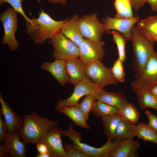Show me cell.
<instances>
[{
	"label": "cell",
	"instance_id": "cell-1",
	"mask_svg": "<svg viewBox=\"0 0 157 157\" xmlns=\"http://www.w3.org/2000/svg\"><path fill=\"white\" fill-rule=\"evenodd\" d=\"M37 18L32 17V23L26 28V32L36 44H42L48 39H52L60 31L63 24L68 19L56 21L41 9Z\"/></svg>",
	"mask_w": 157,
	"mask_h": 157
},
{
	"label": "cell",
	"instance_id": "cell-2",
	"mask_svg": "<svg viewBox=\"0 0 157 157\" xmlns=\"http://www.w3.org/2000/svg\"><path fill=\"white\" fill-rule=\"evenodd\" d=\"M23 120V126L19 133L26 145L36 144L45 133L59 124L57 121L42 117L34 112L24 115Z\"/></svg>",
	"mask_w": 157,
	"mask_h": 157
},
{
	"label": "cell",
	"instance_id": "cell-3",
	"mask_svg": "<svg viewBox=\"0 0 157 157\" xmlns=\"http://www.w3.org/2000/svg\"><path fill=\"white\" fill-rule=\"evenodd\" d=\"M131 34L133 52L131 66L137 75L142 71L149 58L155 52L154 44L144 36L136 26L133 27Z\"/></svg>",
	"mask_w": 157,
	"mask_h": 157
},
{
	"label": "cell",
	"instance_id": "cell-4",
	"mask_svg": "<svg viewBox=\"0 0 157 157\" xmlns=\"http://www.w3.org/2000/svg\"><path fill=\"white\" fill-rule=\"evenodd\" d=\"M62 135L68 137L76 148L88 157H109L112 152L123 140L113 141L108 139L106 142L101 147H95L81 142V133L74 130L70 122L69 123L68 129L63 131Z\"/></svg>",
	"mask_w": 157,
	"mask_h": 157
},
{
	"label": "cell",
	"instance_id": "cell-5",
	"mask_svg": "<svg viewBox=\"0 0 157 157\" xmlns=\"http://www.w3.org/2000/svg\"><path fill=\"white\" fill-rule=\"evenodd\" d=\"M157 83V52L151 56L142 71L137 74L131 84L132 90L136 93L149 90Z\"/></svg>",
	"mask_w": 157,
	"mask_h": 157
},
{
	"label": "cell",
	"instance_id": "cell-6",
	"mask_svg": "<svg viewBox=\"0 0 157 157\" xmlns=\"http://www.w3.org/2000/svg\"><path fill=\"white\" fill-rule=\"evenodd\" d=\"M0 20L4 30L2 44L8 45L11 51L16 50L19 45L15 35L18 29L17 12L12 7H10L0 14Z\"/></svg>",
	"mask_w": 157,
	"mask_h": 157
},
{
	"label": "cell",
	"instance_id": "cell-7",
	"mask_svg": "<svg viewBox=\"0 0 157 157\" xmlns=\"http://www.w3.org/2000/svg\"><path fill=\"white\" fill-rule=\"evenodd\" d=\"M49 43L54 48L53 58L66 61L79 57L78 47L66 37L60 31Z\"/></svg>",
	"mask_w": 157,
	"mask_h": 157
},
{
	"label": "cell",
	"instance_id": "cell-8",
	"mask_svg": "<svg viewBox=\"0 0 157 157\" xmlns=\"http://www.w3.org/2000/svg\"><path fill=\"white\" fill-rule=\"evenodd\" d=\"M78 24L84 38L96 42L101 40L105 30L103 23L99 20L96 13L83 15L79 19Z\"/></svg>",
	"mask_w": 157,
	"mask_h": 157
},
{
	"label": "cell",
	"instance_id": "cell-9",
	"mask_svg": "<svg viewBox=\"0 0 157 157\" xmlns=\"http://www.w3.org/2000/svg\"><path fill=\"white\" fill-rule=\"evenodd\" d=\"M86 76L103 88L110 85H115L118 82L112 74L111 68L105 66L100 60L87 65Z\"/></svg>",
	"mask_w": 157,
	"mask_h": 157
},
{
	"label": "cell",
	"instance_id": "cell-10",
	"mask_svg": "<svg viewBox=\"0 0 157 157\" xmlns=\"http://www.w3.org/2000/svg\"><path fill=\"white\" fill-rule=\"evenodd\" d=\"M21 138L19 132L7 133L0 145V157H25L27 156L26 145Z\"/></svg>",
	"mask_w": 157,
	"mask_h": 157
},
{
	"label": "cell",
	"instance_id": "cell-11",
	"mask_svg": "<svg viewBox=\"0 0 157 157\" xmlns=\"http://www.w3.org/2000/svg\"><path fill=\"white\" fill-rule=\"evenodd\" d=\"M105 44L102 40L96 42L84 38L78 47L80 58L87 66L96 60H101L105 54Z\"/></svg>",
	"mask_w": 157,
	"mask_h": 157
},
{
	"label": "cell",
	"instance_id": "cell-12",
	"mask_svg": "<svg viewBox=\"0 0 157 157\" xmlns=\"http://www.w3.org/2000/svg\"><path fill=\"white\" fill-rule=\"evenodd\" d=\"M99 86L92 82L87 76L84 79L75 85L73 92L70 97L59 100L55 108L58 112L61 108L77 105L80 99L84 95L91 93Z\"/></svg>",
	"mask_w": 157,
	"mask_h": 157
},
{
	"label": "cell",
	"instance_id": "cell-13",
	"mask_svg": "<svg viewBox=\"0 0 157 157\" xmlns=\"http://www.w3.org/2000/svg\"><path fill=\"white\" fill-rule=\"evenodd\" d=\"M139 18L134 16L129 18L112 17L106 15L103 20L105 33H110V30H113L122 33L127 41L131 40V30L134 24L139 21Z\"/></svg>",
	"mask_w": 157,
	"mask_h": 157
},
{
	"label": "cell",
	"instance_id": "cell-14",
	"mask_svg": "<svg viewBox=\"0 0 157 157\" xmlns=\"http://www.w3.org/2000/svg\"><path fill=\"white\" fill-rule=\"evenodd\" d=\"M63 131L61 128L54 127L45 133L37 143L46 146L51 157H66L61 139Z\"/></svg>",
	"mask_w": 157,
	"mask_h": 157
},
{
	"label": "cell",
	"instance_id": "cell-15",
	"mask_svg": "<svg viewBox=\"0 0 157 157\" xmlns=\"http://www.w3.org/2000/svg\"><path fill=\"white\" fill-rule=\"evenodd\" d=\"M0 102L1 105L0 113L4 117L7 132H19L22 128L24 120L6 103L1 92L0 93Z\"/></svg>",
	"mask_w": 157,
	"mask_h": 157
},
{
	"label": "cell",
	"instance_id": "cell-16",
	"mask_svg": "<svg viewBox=\"0 0 157 157\" xmlns=\"http://www.w3.org/2000/svg\"><path fill=\"white\" fill-rule=\"evenodd\" d=\"M65 67L69 80L68 83L74 85L86 77L87 66L78 58L65 61Z\"/></svg>",
	"mask_w": 157,
	"mask_h": 157
},
{
	"label": "cell",
	"instance_id": "cell-17",
	"mask_svg": "<svg viewBox=\"0 0 157 157\" xmlns=\"http://www.w3.org/2000/svg\"><path fill=\"white\" fill-rule=\"evenodd\" d=\"M65 60L55 59L52 62H44L41 68L49 72L61 86L68 82L69 76L66 71Z\"/></svg>",
	"mask_w": 157,
	"mask_h": 157
},
{
	"label": "cell",
	"instance_id": "cell-18",
	"mask_svg": "<svg viewBox=\"0 0 157 157\" xmlns=\"http://www.w3.org/2000/svg\"><path fill=\"white\" fill-rule=\"evenodd\" d=\"M79 15L77 14L73 15L62 25L60 32L67 38L71 40L79 47L83 41L78 24Z\"/></svg>",
	"mask_w": 157,
	"mask_h": 157
},
{
	"label": "cell",
	"instance_id": "cell-19",
	"mask_svg": "<svg viewBox=\"0 0 157 157\" xmlns=\"http://www.w3.org/2000/svg\"><path fill=\"white\" fill-rule=\"evenodd\" d=\"M136 26L149 41L154 44L157 42V15L150 16L141 20Z\"/></svg>",
	"mask_w": 157,
	"mask_h": 157
},
{
	"label": "cell",
	"instance_id": "cell-20",
	"mask_svg": "<svg viewBox=\"0 0 157 157\" xmlns=\"http://www.w3.org/2000/svg\"><path fill=\"white\" fill-rule=\"evenodd\" d=\"M140 146L138 140L133 138L124 140L112 152L109 157H135Z\"/></svg>",
	"mask_w": 157,
	"mask_h": 157
},
{
	"label": "cell",
	"instance_id": "cell-21",
	"mask_svg": "<svg viewBox=\"0 0 157 157\" xmlns=\"http://www.w3.org/2000/svg\"><path fill=\"white\" fill-rule=\"evenodd\" d=\"M96 100L114 106L118 109L128 101L125 95L120 92H108L100 88L96 96Z\"/></svg>",
	"mask_w": 157,
	"mask_h": 157
},
{
	"label": "cell",
	"instance_id": "cell-22",
	"mask_svg": "<svg viewBox=\"0 0 157 157\" xmlns=\"http://www.w3.org/2000/svg\"><path fill=\"white\" fill-rule=\"evenodd\" d=\"M58 112L68 117L76 125L82 128L90 129L87 123L88 118L86 117L77 105L64 107Z\"/></svg>",
	"mask_w": 157,
	"mask_h": 157
},
{
	"label": "cell",
	"instance_id": "cell-23",
	"mask_svg": "<svg viewBox=\"0 0 157 157\" xmlns=\"http://www.w3.org/2000/svg\"><path fill=\"white\" fill-rule=\"evenodd\" d=\"M118 110V115L121 119L133 124L138 122L140 113L132 104L128 102Z\"/></svg>",
	"mask_w": 157,
	"mask_h": 157
},
{
	"label": "cell",
	"instance_id": "cell-24",
	"mask_svg": "<svg viewBox=\"0 0 157 157\" xmlns=\"http://www.w3.org/2000/svg\"><path fill=\"white\" fill-rule=\"evenodd\" d=\"M136 125L121 119L116 130L115 140L133 138L136 136Z\"/></svg>",
	"mask_w": 157,
	"mask_h": 157
},
{
	"label": "cell",
	"instance_id": "cell-25",
	"mask_svg": "<svg viewBox=\"0 0 157 157\" xmlns=\"http://www.w3.org/2000/svg\"><path fill=\"white\" fill-rule=\"evenodd\" d=\"M104 132L107 140H115L116 130L121 119L118 115L106 116L101 118Z\"/></svg>",
	"mask_w": 157,
	"mask_h": 157
},
{
	"label": "cell",
	"instance_id": "cell-26",
	"mask_svg": "<svg viewBox=\"0 0 157 157\" xmlns=\"http://www.w3.org/2000/svg\"><path fill=\"white\" fill-rule=\"evenodd\" d=\"M136 93L137 101L141 109L151 108L157 110V98L149 90L140 91Z\"/></svg>",
	"mask_w": 157,
	"mask_h": 157
},
{
	"label": "cell",
	"instance_id": "cell-27",
	"mask_svg": "<svg viewBox=\"0 0 157 157\" xmlns=\"http://www.w3.org/2000/svg\"><path fill=\"white\" fill-rule=\"evenodd\" d=\"M136 136L143 141L157 144V132L150 127L147 124L143 122L136 125Z\"/></svg>",
	"mask_w": 157,
	"mask_h": 157
},
{
	"label": "cell",
	"instance_id": "cell-28",
	"mask_svg": "<svg viewBox=\"0 0 157 157\" xmlns=\"http://www.w3.org/2000/svg\"><path fill=\"white\" fill-rule=\"evenodd\" d=\"M113 5L116 12L114 17L129 18L133 16L130 0H114Z\"/></svg>",
	"mask_w": 157,
	"mask_h": 157
},
{
	"label": "cell",
	"instance_id": "cell-29",
	"mask_svg": "<svg viewBox=\"0 0 157 157\" xmlns=\"http://www.w3.org/2000/svg\"><path fill=\"white\" fill-rule=\"evenodd\" d=\"M118 109L104 102L95 101L91 112L96 117L101 118L106 116L118 115Z\"/></svg>",
	"mask_w": 157,
	"mask_h": 157
},
{
	"label": "cell",
	"instance_id": "cell-30",
	"mask_svg": "<svg viewBox=\"0 0 157 157\" xmlns=\"http://www.w3.org/2000/svg\"><path fill=\"white\" fill-rule=\"evenodd\" d=\"M110 33L112 35L113 41L117 46L118 58L123 63L126 60V44L127 40L125 36L119 32L113 31Z\"/></svg>",
	"mask_w": 157,
	"mask_h": 157
},
{
	"label": "cell",
	"instance_id": "cell-31",
	"mask_svg": "<svg viewBox=\"0 0 157 157\" xmlns=\"http://www.w3.org/2000/svg\"><path fill=\"white\" fill-rule=\"evenodd\" d=\"M100 88H101L99 86L91 93L86 95L83 100L77 105L88 118L89 113L96 101L97 94Z\"/></svg>",
	"mask_w": 157,
	"mask_h": 157
},
{
	"label": "cell",
	"instance_id": "cell-32",
	"mask_svg": "<svg viewBox=\"0 0 157 157\" xmlns=\"http://www.w3.org/2000/svg\"><path fill=\"white\" fill-rule=\"evenodd\" d=\"M24 0H0V5L4 3L10 4L17 12L22 15L25 19L26 22V28L31 26L32 23L31 19L28 18L24 12L22 6Z\"/></svg>",
	"mask_w": 157,
	"mask_h": 157
},
{
	"label": "cell",
	"instance_id": "cell-33",
	"mask_svg": "<svg viewBox=\"0 0 157 157\" xmlns=\"http://www.w3.org/2000/svg\"><path fill=\"white\" fill-rule=\"evenodd\" d=\"M123 62L119 59L116 60L111 68L112 74L118 82L123 83L125 81V74L123 65Z\"/></svg>",
	"mask_w": 157,
	"mask_h": 157
},
{
	"label": "cell",
	"instance_id": "cell-34",
	"mask_svg": "<svg viewBox=\"0 0 157 157\" xmlns=\"http://www.w3.org/2000/svg\"><path fill=\"white\" fill-rule=\"evenodd\" d=\"M63 146L66 157H88L76 148L72 143H65Z\"/></svg>",
	"mask_w": 157,
	"mask_h": 157
},
{
	"label": "cell",
	"instance_id": "cell-35",
	"mask_svg": "<svg viewBox=\"0 0 157 157\" xmlns=\"http://www.w3.org/2000/svg\"><path fill=\"white\" fill-rule=\"evenodd\" d=\"M145 114L148 119L147 125L153 130L157 132V116L153 114L148 110L145 111Z\"/></svg>",
	"mask_w": 157,
	"mask_h": 157
},
{
	"label": "cell",
	"instance_id": "cell-36",
	"mask_svg": "<svg viewBox=\"0 0 157 157\" xmlns=\"http://www.w3.org/2000/svg\"><path fill=\"white\" fill-rule=\"evenodd\" d=\"M1 114L0 113V143H1L6 136L7 131L6 126L4 120L1 117Z\"/></svg>",
	"mask_w": 157,
	"mask_h": 157
},
{
	"label": "cell",
	"instance_id": "cell-37",
	"mask_svg": "<svg viewBox=\"0 0 157 157\" xmlns=\"http://www.w3.org/2000/svg\"><path fill=\"white\" fill-rule=\"evenodd\" d=\"M132 7L135 12H138L140 8L142 7L145 3L146 0H130Z\"/></svg>",
	"mask_w": 157,
	"mask_h": 157
},
{
	"label": "cell",
	"instance_id": "cell-38",
	"mask_svg": "<svg viewBox=\"0 0 157 157\" xmlns=\"http://www.w3.org/2000/svg\"><path fill=\"white\" fill-rule=\"evenodd\" d=\"M36 145L38 153L42 154L49 153L47 147L44 144L38 143L36 144Z\"/></svg>",
	"mask_w": 157,
	"mask_h": 157
},
{
	"label": "cell",
	"instance_id": "cell-39",
	"mask_svg": "<svg viewBox=\"0 0 157 157\" xmlns=\"http://www.w3.org/2000/svg\"><path fill=\"white\" fill-rule=\"evenodd\" d=\"M146 2L149 3L151 10L157 11V0H146Z\"/></svg>",
	"mask_w": 157,
	"mask_h": 157
},
{
	"label": "cell",
	"instance_id": "cell-40",
	"mask_svg": "<svg viewBox=\"0 0 157 157\" xmlns=\"http://www.w3.org/2000/svg\"><path fill=\"white\" fill-rule=\"evenodd\" d=\"M50 3L52 4H61L65 5L67 3V0H47Z\"/></svg>",
	"mask_w": 157,
	"mask_h": 157
},
{
	"label": "cell",
	"instance_id": "cell-41",
	"mask_svg": "<svg viewBox=\"0 0 157 157\" xmlns=\"http://www.w3.org/2000/svg\"><path fill=\"white\" fill-rule=\"evenodd\" d=\"M150 92L157 98V83L149 90Z\"/></svg>",
	"mask_w": 157,
	"mask_h": 157
},
{
	"label": "cell",
	"instance_id": "cell-42",
	"mask_svg": "<svg viewBox=\"0 0 157 157\" xmlns=\"http://www.w3.org/2000/svg\"><path fill=\"white\" fill-rule=\"evenodd\" d=\"M35 156L36 157H51L49 153L42 154L38 153Z\"/></svg>",
	"mask_w": 157,
	"mask_h": 157
},
{
	"label": "cell",
	"instance_id": "cell-43",
	"mask_svg": "<svg viewBox=\"0 0 157 157\" xmlns=\"http://www.w3.org/2000/svg\"></svg>",
	"mask_w": 157,
	"mask_h": 157
}]
</instances>
